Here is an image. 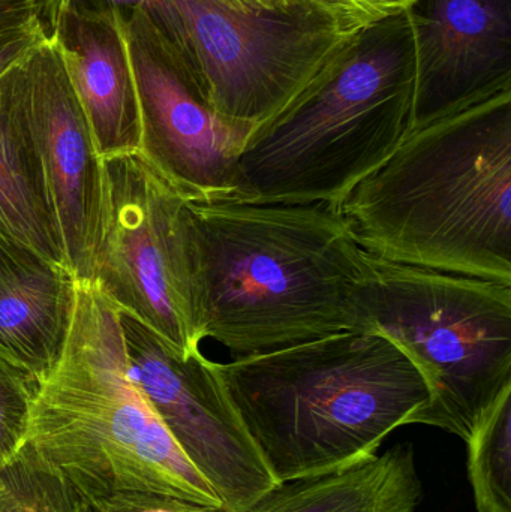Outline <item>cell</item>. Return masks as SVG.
I'll return each instance as SVG.
<instances>
[{"mask_svg":"<svg viewBox=\"0 0 511 512\" xmlns=\"http://www.w3.org/2000/svg\"><path fill=\"white\" fill-rule=\"evenodd\" d=\"M414 451L398 445L335 471L273 484L243 512H416Z\"/></svg>","mask_w":511,"mask_h":512,"instance_id":"9a60e30c","label":"cell"},{"mask_svg":"<svg viewBox=\"0 0 511 512\" xmlns=\"http://www.w3.org/2000/svg\"><path fill=\"white\" fill-rule=\"evenodd\" d=\"M2 81L0 234L35 249L38 254L57 264L66 265L62 231L41 155L26 122L9 99Z\"/></svg>","mask_w":511,"mask_h":512,"instance_id":"2e32d148","label":"cell"},{"mask_svg":"<svg viewBox=\"0 0 511 512\" xmlns=\"http://www.w3.org/2000/svg\"><path fill=\"white\" fill-rule=\"evenodd\" d=\"M104 203L93 285L183 354L192 330L179 236L183 198L140 152L102 159Z\"/></svg>","mask_w":511,"mask_h":512,"instance_id":"ba28073f","label":"cell"},{"mask_svg":"<svg viewBox=\"0 0 511 512\" xmlns=\"http://www.w3.org/2000/svg\"><path fill=\"white\" fill-rule=\"evenodd\" d=\"M2 84L41 155L66 265L78 282H92L101 234L104 168L51 32L48 42Z\"/></svg>","mask_w":511,"mask_h":512,"instance_id":"8fae6325","label":"cell"},{"mask_svg":"<svg viewBox=\"0 0 511 512\" xmlns=\"http://www.w3.org/2000/svg\"><path fill=\"white\" fill-rule=\"evenodd\" d=\"M216 369L276 483L374 456L429 400L413 361L368 331H339Z\"/></svg>","mask_w":511,"mask_h":512,"instance_id":"3957f363","label":"cell"},{"mask_svg":"<svg viewBox=\"0 0 511 512\" xmlns=\"http://www.w3.org/2000/svg\"><path fill=\"white\" fill-rule=\"evenodd\" d=\"M132 379L183 456L222 504L243 512L273 484L225 390L215 361L183 354L131 313L119 310Z\"/></svg>","mask_w":511,"mask_h":512,"instance_id":"9c48e42d","label":"cell"},{"mask_svg":"<svg viewBox=\"0 0 511 512\" xmlns=\"http://www.w3.org/2000/svg\"><path fill=\"white\" fill-rule=\"evenodd\" d=\"M291 8L320 18L345 35H356L375 24L410 11L419 0H285Z\"/></svg>","mask_w":511,"mask_h":512,"instance_id":"ffe728a7","label":"cell"},{"mask_svg":"<svg viewBox=\"0 0 511 512\" xmlns=\"http://www.w3.org/2000/svg\"><path fill=\"white\" fill-rule=\"evenodd\" d=\"M179 236L198 343L251 357L357 330L368 252L341 210L183 201Z\"/></svg>","mask_w":511,"mask_h":512,"instance_id":"6da1fadb","label":"cell"},{"mask_svg":"<svg viewBox=\"0 0 511 512\" xmlns=\"http://www.w3.org/2000/svg\"><path fill=\"white\" fill-rule=\"evenodd\" d=\"M38 382L0 354V469L26 445Z\"/></svg>","mask_w":511,"mask_h":512,"instance_id":"d6986e66","label":"cell"},{"mask_svg":"<svg viewBox=\"0 0 511 512\" xmlns=\"http://www.w3.org/2000/svg\"><path fill=\"white\" fill-rule=\"evenodd\" d=\"M99 2H107L108 5L119 6V8L126 6L132 11H141L149 15L150 20L159 27L165 38L173 45L174 50L182 57L189 74H191L183 21L171 0H99Z\"/></svg>","mask_w":511,"mask_h":512,"instance_id":"603a6c76","label":"cell"},{"mask_svg":"<svg viewBox=\"0 0 511 512\" xmlns=\"http://www.w3.org/2000/svg\"><path fill=\"white\" fill-rule=\"evenodd\" d=\"M125 42L141 155L185 201H236L240 156L257 128L204 102L182 57L149 15L132 11L126 17Z\"/></svg>","mask_w":511,"mask_h":512,"instance_id":"30bf717a","label":"cell"},{"mask_svg":"<svg viewBox=\"0 0 511 512\" xmlns=\"http://www.w3.org/2000/svg\"><path fill=\"white\" fill-rule=\"evenodd\" d=\"M27 442L83 504L140 490L222 504L132 379L119 309L92 282H78L71 334L36 388Z\"/></svg>","mask_w":511,"mask_h":512,"instance_id":"5b68a950","label":"cell"},{"mask_svg":"<svg viewBox=\"0 0 511 512\" xmlns=\"http://www.w3.org/2000/svg\"><path fill=\"white\" fill-rule=\"evenodd\" d=\"M185 29L192 80L216 113L258 126L302 95L347 51L314 15L240 12L219 0H171Z\"/></svg>","mask_w":511,"mask_h":512,"instance_id":"52a82bcc","label":"cell"},{"mask_svg":"<svg viewBox=\"0 0 511 512\" xmlns=\"http://www.w3.org/2000/svg\"><path fill=\"white\" fill-rule=\"evenodd\" d=\"M14 0H0V27L5 26L12 11Z\"/></svg>","mask_w":511,"mask_h":512,"instance_id":"d4e9b609","label":"cell"},{"mask_svg":"<svg viewBox=\"0 0 511 512\" xmlns=\"http://www.w3.org/2000/svg\"><path fill=\"white\" fill-rule=\"evenodd\" d=\"M357 330L387 337L422 373L429 400L408 424L470 442L511 393V285L368 254Z\"/></svg>","mask_w":511,"mask_h":512,"instance_id":"8992f818","label":"cell"},{"mask_svg":"<svg viewBox=\"0 0 511 512\" xmlns=\"http://www.w3.org/2000/svg\"><path fill=\"white\" fill-rule=\"evenodd\" d=\"M414 81L408 12L362 30L320 80L252 132L236 203L341 209L410 134Z\"/></svg>","mask_w":511,"mask_h":512,"instance_id":"277c9868","label":"cell"},{"mask_svg":"<svg viewBox=\"0 0 511 512\" xmlns=\"http://www.w3.org/2000/svg\"><path fill=\"white\" fill-rule=\"evenodd\" d=\"M77 295L66 265L0 234V354L38 384L62 358Z\"/></svg>","mask_w":511,"mask_h":512,"instance_id":"5bb4252c","label":"cell"},{"mask_svg":"<svg viewBox=\"0 0 511 512\" xmlns=\"http://www.w3.org/2000/svg\"><path fill=\"white\" fill-rule=\"evenodd\" d=\"M339 210L374 258L511 285V87L411 129Z\"/></svg>","mask_w":511,"mask_h":512,"instance_id":"7a4b0ae2","label":"cell"},{"mask_svg":"<svg viewBox=\"0 0 511 512\" xmlns=\"http://www.w3.org/2000/svg\"><path fill=\"white\" fill-rule=\"evenodd\" d=\"M125 21L119 6L90 11L60 0L50 23L102 159L140 152V111L126 53Z\"/></svg>","mask_w":511,"mask_h":512,"instance_id":"4fadbf2b","label":"cell"},{"mask_svg":"<svg viewBox=\"0 0 511 512\" xmlns=\"http://www.w3.org/2000/svg\"><path fill=\"white\" fill-rule=\"evenodd\" d=\"M468 448L477 512H511V393L480 424Z\"/></svg>","mask_w":511,"mask_h":512,"instance_id":"e0dca14e","label":"cell"},{"mask_svg":"<svg viewBox=\"0 0 511 512\" xmlns=\"http://www.w3.org/2000/svg\"><path fill=\"white\" fill-rule=\"evenodd\" d=\"M224 5L240 12L251 14H284L294 11L285 0H219Z\"/></svg>","mask_w":511,"mask_h":512,"instance_id":"cb8c5ba5","label":"cell"},{"mask_svg":"<svg viewBox=\"0 0 511 512\" xmlns=\"http://www.w3.org/2000/svg\"><path fill=\"white\" fill-rule=\"evenodd\" d=\"M0 512H84L71 484L26 442L0 469Z\"/></svg>","mask_w":511,"mask_h":512,"instance_id":"ac0fdd59","label":"cell"},{"mask_svg":"<svg viewBox=\"0 0 511 512\" xmlns=\"http://www.w3.org/2000/svg\"><path fill=\"white\" fill-rule=\"evenodd\" d=\"M84 505V512H233L224 504H203L156 492H117Z\"/></svg>","mask_w":511,"mask_h":512,"instance_id":"44dd1931","label":"cell"},{"mask_svg":"<svg viewBox=\"0 0 511 512\" xmlns=\"http://www.w3.org/2000/svg\"><path fill=\"white\" fill-rule=\"evenodd\" d=\"M48 39L50 27L47 20L41 17L0 32V81L26 62L30 54L35 53Z\"/></svg>","mask_w":511,"mask_h":512,"instance_id":"7402d4cb","label":"cell"},{"mask_svg":"<svg viewBox=\"0 0 511 512\" xmlns=\"http://www.w3.org/2000/svg\"><path fill=\"white\" fill-rule=\"evenodd\" d=\"M408 15L416 54L411 129L511 87V0H419Z\"/></svg>","mask_w":511,"mask_h":512,"instance_id":"7c38bea8","label":"cell"}]
</instances>
